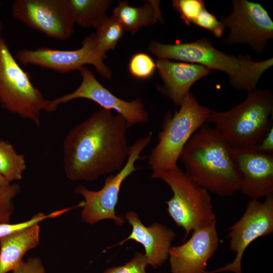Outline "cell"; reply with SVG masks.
Masks as SVG:
<instances>
[{
	"label": "cell",
	"instance_id": "cell-2",
	"mask_svg": "<svg viewBox=\"0 0 273 273\" xmlns=\"http://www.w3.org/2000/svg\"><path fill=\"white\" fill-rule=\"evenodd\" d=\"M222 134L203 124L189 139L179 159L186 173L209 193L230 197L239 191V178Z\"/></svg>",
	"mask_w": 273,
	"mask_h": 273
},
{
	"label": "cell",
	"instance_id": "cell-26",
	"mask_svg": "<svg viewBox=\"0 0 273 273\" xmlns=\"http://www.w3.org/2000/svg\"><path fill=\"white\" fill-rule=\"evenodd\" d=\"M172 3L180 19L188 26L193 24L201 11L205 8L202 0H174Z\"/></svg>",
	"mask_w": 273,
	"mask_h": 273
},
{
	"label": "cell",
	"instance_id": "cell-12",
	"mask_svg": "<svg viewBox=\"0 0 273 273\" xmlns=\"http://www.w3.org/2000/svg\"><path fill=\"white\" fill-rule=\"evenodd\" d=\"M78 71L82 77L79 86L72 93L50 101L46 112H54L60 105L73 100L85 99L95 102L102 108L116 111L125 119L127 128L149 121V113L140 99L131 101L120 99L103 86L88 68L83 66Z\"/></svg>",
	"mask_w": 273,
	"mask_h": 273
},
{
	"label": "cell",
	"instance_id": "cell-22",
	"mask_svg": "<svg viewBox=\"0 0 273 273\" xmlns=\"http://www.w3.org/2000/svg\"><path fill=\"white\" fill-rule=\"evenodd\" d=\"M125 30L121 24L112 16H107L94 33L97 49L105 58L106 53L114 50Z\"/></svg>",
	"mask_w": 273,
	"mask_h": 273
},
{
	"label": "cell",
	"instance_id": "cell-15",
	"mask_svg": "<svg viewBox=\"0 0 273 273\" xmlns=\"http://www.w3.org/2000/svg\"><path fill=\"white\" fill-rule=\"evenodd\" d=\"M216 223L194 230L185 243L171 247L168 257L172 273H204L207 271V262L220 243Z\"/></svg>",
	"mask_w": 273,
	"mask_h": 273
},
{
	"label": "cell",
	"instance_id": "cell-11",
	"mask_svg": "<svg viewBox=\"0 0 273 273\" xmlns=\"http://www.w3.org/2000/svg\"><path fill=\"white\" fill-rule=\"evenodd\" d=\"M230 248L236 253L234 260L226 265L204 273L229 271L242 273V259L249 245L261 237L273 232V196L265 197L263 202L251 199L241 217L229 229Z\"/></svg>",
	"mask_w": 273,
	"mask_h": 273
},
{
	"label": "cell",
	"instance_id": "cell-10",
	"mask_svg": "<svg viewBox=\"0 0 273 273\" xmlns=\"http://www.w3.org/2000/svg\"><path fill=\"white\" fill-rule=\"evenodd\" d=\"M15 58L24 65H33L60 73L79 70L86 64L93 65L104 78L110 80L113 73L105 65L104 57L98 51L94 33L86 37L80 48L75 50H59L46 47L34 50L22 49Z\"/></svg>",
	"mask_w": 273,
	"mask_h": 273
},
{
	"label": "cell",
	"instance_id": "cell-33",
	"mask_svg": "<svg viewBox=\"0 0 273 273\" xmlns=\"http://www.w3.org/2000/svg\"><path fill=\"white\" fill-rule=\"evenodd\" d=\"M2 4V2L0 1V6Z\"/></svg>",
	"mask_w": 273,
	"mask_h": 273
},
{
	"label": "cell",
	"instance_id": "cell-9",
	"mask_svg": "<svg viewBox=\"0 0 273 273\" xmlns=\"http://www.w3.org/2000/svg\"><path fill=\"white\" fill-rule=\"evenodd\" d=\"M232 4V12L219 20L230 31L220 43L246 44L254 53H263L273 38V22L267 12L259 3L247 0H233Z\"/></svg>",
	"mask_w": 273,
	"mask_h": 273
},
{
	"label": "cell",
	"instance_id": "cell-5",
	"mask_svg": "<svg viewBox=\"0 0 273 273\" xmlns=\"http://www.w3.org/2000/svg\"><path fill=\"white\" fill-rule=\"evenodd\" d=\"M173 114L167 113L162 122L158 142L148 156L153 172L177 165L181 152L191 137L204 123L211 110L199 104L190 93Z\"/></svg>",
	"mask_w": 273,
	"mask_h": 273
},
{
	"label": "cell",
	"instance_id": "cell-24",
	"mask_svg": "<svg viewBox=\"0 0 273 273\" xmlns=\"http://www.w3.org/2000/svg\"><path fill=\"white\" fill-rule=\"evenodd\" d=\"M20 191L17 183L0 186V223H10L14 211L13 200Z\"/></svg>",
	"mask_w": 273,
	"mask_h": 273
},
{
	"label": "cell",
	"instance_id": "cell-20",
	"mask_svg": "<svg viewBox=\"0 0 273 273\" xmlns=\"http://www.w3.org/2000/svg\"><path fill=\"white\" fill-rule=\"evenodd\" d=\"M75 23L81 27L96 29L107 17L112 0H67Z\"/></svg>",
	"mask_w": 273,
	"mask_h": 273
},
{
	"label": "cell",
	"instance_id": "cell-23",
	"mask_svg": "<svg viewBox=\"0 0 273 273\" xmlns=\"http://www.w3.org/2000/svg\"><path fill=\"white\" fill-rule=\"evenodd\" d=\"M156 69V62L149 55L145 53L134 54L128 63V69L130 74L141 79L151 77Z\"/></svg>",
	"mask_w": 273,
	"mask_h": 273
},
{
	"label": "cell",
	"instance_id": "cell-4",
	"mask_svg": "<svg viewBox=\"0 0 273 273\" xmlns=\"http://www.w3.org/2000/svg\"><path fill=\"white\" fill-rule=\"evenodd\" d=\"M272 115L271 92L256 88L229 110H211L206 123H213L231 147L253 149L273 126Z\"/></svg>",
	"mask_w": 273,
	"mask_h": 273
},
{
	"label": "cell",
	"instance_id": "cell-8",
	"mask_svg": "<svg viewBox=\"0 0 273 273\" xmlns=\"http://www.w3.org/2000/svg\"><path fill=\"white\" fill-rule=\"evenodd\" d=\"M152 138V133L150 132L130 146L129 155L124 167L116 174L108 175L103 187L100 190L91 191L83 185L75 189L74 193L84 199V205L81 212L83 222L93 224L103 220L111 219L118 226L125 223L124 217L117 215L115 211L120 188L124 180L137 170L134 164L142 158L140 154L151 143Z\"/></svg>",
	"mask_w": 273,
	"mask_h": 273
},
{
	"label": "cell",
	"instance_id": "cell-31",
	"mask_svg": "<svg viewBox=\"0 0 273 273\" xmlns=\"http://www.w3.org/2000/svg\"><path fill=\"white\" fill-rule=\"evenodd\" d=\"M11 183L0 174V186H6Z\"/></svg>",
	"mask_w": 273,
	"mask_h": 273
},
{
	"label": "cell",
	"instance_id": "cell-25",
	"mask_svg": "<svg viewBox=\"0 0 273 273\" xmlns=\"http://www.w3.org/2000/svg\"><path fill=\"white\" fill-rule=\"evenodd\" d=\"M74 208H75V206H73L56 210L47 214L38 213L27 221L16 223H0V238L38 223L45 219L54 218Z\"/></svg>",
	"mask_w": 273,
	"mask_h": 273
},
{
	"label": "cell",
	"instance_id": "cell-1",
	"mask_svg": "<svg viewBox=\"0 0 273 273\" xmlns=\"http://www.w3.org/2000/svg\"><path fill=\"white\" fill-rule=\"evenodd\" d=\"M125 119L100 108L73 127L63 143V167L72 181H93L119 171L128 158L130 146Z\"/></svg>",
	"mask_w": 273,
	"mask_h": 273
},
{
	"label": "cell",
	"instance_id": "cell-16",
	"mask_svg": "<svg viewBox=\"0 0 273 273\" xmlns=\"http://www.w3.org/2000/svg\"><path fill=\"white\" fill-rule=\"evenodd\" d=\"M124 217L131 225L132 231L128 237L116 246L134 240L144 247L148 265L153 268L162 265L168 258L171 243L175 237L174 232L157 222L146 226L132 211H127Z\"/></svg>",
	"mask_w": 273,
	"mask_h": 273
},
{
	"label": "cell",
	"instance_id": "cell-7",
	"mask_svg": "<svg viewBox=\"0 0 273 273\" xmlns=\"http://www.w3.org/2000/svg\"><path fill=\"white\" fill-rule=\"evenodd\" d=\"M18 64L5 39L0 37V105L7 111L40 125V114L49 104Z\"/></svg>",
	"mask_w": 273,
	"mask_h": 273
},
{
	"label": "cell",
	"instance_id": "cell-18",
	"mask_svg": "<svg viewBox=\"0 0 273 273\" xmlns=\"http://www.w3.org/2000/svg\"><path fill=\"white\" fill-rule=\"evenodd\" d=\"M38 223L0 238V273H7L17 268L29 250L39 243Z\"/></svg>",
	"mask_w": 273,
	"mask_h": 273
},
{
	"label": "cell",
	"instance_id": "cell-14",
	"mask_svg": "<svg viewBox=\"0 0 273 273\" xmlns=\"http://www.w3.org/2000/svg\"><path fill=\"white\" fill-rule=\"evenodd\" d=\"M230 154L239 175V191L252 200L273 194V155L232 147Z\"/></svg>",
	"mask_w": 273,
	"mask_h": 273
},
{
	"label": "cell",
	"instance_id": "cell-30",
	"mask_svg": "<svg viewBox=\"0 0 273 273\" xmlns=\"http://www.w3.org/2000/svg\"><path fill=\"white\" fill-rule=\"evenodd\" d=\"M253 149L262 154L273 155V126Z\"/></svg>",
	"mask_w": 273,
	"mask_h": 273
},
{
	"label": "cell",
	"instance_id": "cell-13",
	"mask_svg": "<svg viewBox=\"0 0 273 273\" xmlns=\"http://www.w3.org/2000/svg\"><path fill=\"white\" fill-rule=\"evenodd\" d=\"M13 17L53 39L66 40L74 31L67 0H15Z\"/></svg>",
	"mask_w": 273,
	"mask_h": 273
},
{
	"label": "cell",
	"instance_id": "cell-27",
	"mask_svg": "<svg viewBox=\"0 0 273 273\" xmlns=\"http://www.w3.org/2000/svg\"><path fill=\"white\" fill-rule=\"evenodd\" d=\"M148 265L144 253L136 252L133 257L125 264L106 269L104 273H147Z\"/></svg>",
	"mask_w": 273,
	"mask_h": 273
},
{
	"label": "cell",
	"instance_id": "cell-29",
	"mask_svg": "<svg viewBox=\"0 0 273 273\" xmlns=\"http://www.w3.org/2000/svg\"><path fill=\"white\" fill-rule=\"evenodd\" d=\"M12 273H46V271L39 258L31 257L26 261H23Z\"/></svg>",
	"mask_w": 273,
	"mask_h": 273
},
{
	"label": "cell",
	"instance_id": "cell-19",
	"mask_svg": "<svg viewBox=\"0 0 273 273\" xmlns=\"http://www.w3.org/2000/svg\"><path fill=\"white\" fill-rule=\"evenodd\" d=\"M160 1L147 0L141 6H131L126 1H119L112 16L121 24L125 31L133 35L141 28L163 22Z\"/></svg>",
	"mask_w": 273,
	"mask_h": 273
},
{
	"label": "cell",
	"instance_id": "cell-3",
	"mask_svg": "<svg viewBox=\"0 0 273 273\" xmlns=\"http://www.w3.org/2000/svg\"><path fill=\"white\" fill-rule=\"evenodd\" d=\"M148 49L158 59L197 64L211 70L224 72L233 87L247 93L256 88L261 76L273 65L272 58L256 62L247 55L225 54L216 49L207 38L173 44L152 41Z\"/></svg>",
	"mask_w": 273,
	"mask_h": 273
},
{
	"label": "cell",
	"instance_id": "cell-21",
	"mask_svg": "<svg viewBox=\"0 0 273 273\" xmlns=\"http://www.w3.org/2000/svg\"><path fill=\"white\" fill-rule=\"evenodd\" d=\"M26 168L24 155L8 142L0 140V174L11 183L21 179Z\"/></svg>",
	"mask_w": 273,
	"mask_h": 273
},
{
	"label": "cell",
	"instance_id": "cell-17",
	"mask_svg": "<svg viewBox=\"0 0 273 273\" xmlns=\"http://www.w3.org/2000/svg\"><path fill=\"white\" fill-rule=\"evenodd\" d=\"M156 64L163 82L159 90L179 106L190 93L192 85L211 72L201 65L187 62L157 59Z\"/></svg>",
	"mask_w": 273,
	"mask_h": 273
},
{
	"label": "cell",
	"instance_id": "cell-6",
	"mask_svg": "<svg viewBox=\"0 0 273 273\" xmlns=\"http://www.w3.org/2000/svg\"><path fill=\"white\" fill-rule=\"evenodd\" d=\"M152 178L160 179L170 188L173 196L166 202L168 214L185 231L186 239L194 230L216 222L209 193L195 183L177 165L154 172Z\"/></svg>",
	"mask_w": 273,
	"mask_h": 273
},
{
	"label": "cell",
	"instance_id": "cell-28",
	"mask_svg": "<svg viewBox=\"0 0 273 273\" xmlns=\"http://www.w3.org/2000/svg\"><path fill=\"white\" fill-rule=\"evenodd\" d=\"M193 24L211 31L218 38L222 36L225 29L221 22L206 8L201 11Z\"/></svg>",
	"mask_w": 273,
	"mask_h": 273
},
{
	"label": "cell",
	"instance_id": "cell-32",
	"mask_svg": "<svg viewBox=\"0 0 273 273\" xmlns=\"http://www.w3.org/2000/svg\"><path fill=\"white\" fill-rule=\"evenodd\" d=\"M3 29V25L2 22L0 21V37L2 36V32Z\"/></svg>",
	"mask_w": 273,
	"mask_h": 273
}]
</instances>
